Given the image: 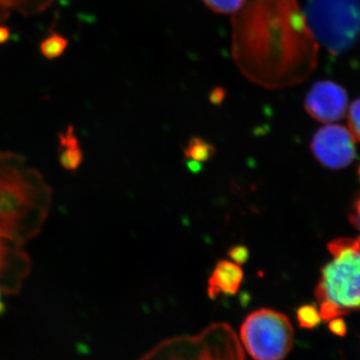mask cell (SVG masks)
<instances>
[{
    "label": "cell",
    "instance_id": "1",
    "mask_svg": "<svg viewBox=\"0 0 360 360\" xmlns=\"http://www.w3.org/2000/svg\"><path fill=\"white\" fill-rule=\"evenodd\" d=\"M319 44L297 0H246L232 20V56L266 89L300 84L316 68Z\"/></svg>",
    "mask_w": 360,
    "mask_h": 360
},
{
    "label": "cell",
    "instance_id": "2",
    "mask_svg": "<svg viewBox=\"0 0 360 360\" xmlns=\"http://www.w3.org/2000/svg\"><path fill=\"white\" fill-rule=\"evenodd\" d=\"M51 201L39 170L23 156L0 150V233L25 245L41 231Z\"/></svg>",
    "mask_w": 360,
    "mask_h": 360
},
{
    "label": "cell",
    "instance_id": "3",
    "mask_svg": "<svg viewBox=\"0 0 360 360\" xmlns=\"http://www.w3.org/2000/svg\"><path fill=\"white\" fill-rule=\"evenodd\" d=\"M328 248L333 257L322 267L314 295L319 304L330 305L341 317L360 310V243L338 238Z\"/></svg>",
    "mask_w": 360,
    "mask_h": 360
},
{
    "label": "cell",
    "instance_id": "4",
    "mask_svg": "<svg viewBox=\"0 0 360 360\" xmlns=\"http://www.w3.org/2000/svg\"><path fill=\"white\" fill-rule=\"evenodd\" d=\"M312 34L331 54L352 49L360 35V0H309L304 13Z\"/></svg>",
    "mask_w": 360,
    "mask_h": 360
},
{
    "label": "cell",
    "instance_id": "5",
    "mask_svg": "<svg viewBox=\"0 0 360 360\" xmlns=\"http://www.w3.org/2000/svg\"><path fill=\"white\" fill-rule=\"evenodd\" d=\"M240 338L255 360H284L295 342L290 319L276 310L262 309L248 314L240 326Z\"/></svg>",
    "mask_w": 360,
    "mask_h": 360
},
{
    "label": "cell",
    "instance_id": "6",
    "mask_svg": "<svg viewBox=\"0 0 360 360\" xmlns=\"http://www.w3.org/2000/svg\"><path fill=\"white\" fill-rule=\"evenodd\" d=\"M355 139L342 125H324L311 141V151L321 165L329 169L347 167L356 156Z\"/></svg>",
    "mask_w": 360,
    "mask_h": 360
},
{
    "label": "cell",
    "instance_id": "7",
    "mask_svg": "<svg viewBox=\"0 0 360 360\" xmlns=\"http://www.w3.org/2000/svg\"><path fill=\"white\" fill-rule=\"evenodd\" d=\"M347 108V90L330 80L315 82L305 97L307 112L314 120L326 124L343 118Z\"/></svg>",
    "mask_w": 360,
    "mask_h": 360
},
{
    "label": "cell",
    "instance_id": "8",
    "mask_svg": "<svg viewBox=\"0 0 360 360\" xmlns=\"http://www.w3.org/2000/svg\"><path fill=\"white\" fill-rule=\"evenodd\" d=\"M25 245L0 233V288L6 293H16L32 269V260Z\"/></svg>",
    "mask_w": 360,
    "mask_h": 360
},
{
    "label": "cell",
    "instance_id": "9",
    "mask_svg": "<svg viewBox=\"0 0 360 360\" xmlns=\"http://www.w3.org/2000/svg\"><path fill=\"white\" fill-rule=\"evenodd\" d=\"M243 281V270L240 265L229 262L219 260L212 270L208 279L207 295L212 300L219 295H234L238 293Z\"/></svg>",
    "mask_w": 360,
    "mask_h": 360
},
{
    "label": "cell",
    "instance_id": "10",
    "mask_svg": "<svg viewBox=\"0 0 360 360\" xmlns=\"http://www.w3.org/2000/svg\"><path fill=\"white\" fill-rule=\"evenodd\" d=\"M58 160L61 167L75 172L84 160L82 146L73 127H66L58 134Z\"/></svg>",
    "mask_w": 360,
    "mask_h": 360
},
{
    "label": "cell",
    "instance_id": "11",
    "mask_svg": "<svg viewBox=\"0 0 360 360\" xmlns=\"http://www.w3.org/2000/svg\"><path fill=\"white\" fill-rule=\"evenodd\" d=\"M214 155V146L201 137H193L184 149L186 160L194 161V162H205L212 160Z\"/></svg>",
    "mask_w": 360,
    "mask_h": 360
},
{
    "label": "cell",
    "instance_id": "12",
    "mask_svg": "<svg viewBox=\"0 0 360 360\" xmlns=\"http://www.w3.org/2000/svg\"><path fill=\"white\" fill-rule=\"evenodd\" d=\"M68 40L58 33H52L40 44V51L46 58H56L60 56L68 47Z\"/></svg>",
    "mask_w": 360,
    "mask_h": 360
},
{
    "label": "cell",
    "instance_id": "13",
    "mask_svg": "<svg viewBox=\"0 0 360 360\" xmlns=\"http://www.w3.org/2000/svg\"><path fill=\"white\" fill-rule=\"evenodd\" d=\"M296 319L300 328L314 329L321 324V317L314 304H303L296 310Z\"/></svg>",
    "mask_w": 360,
    "mask_h": 360
},
{
    "label": "cell",
    "instance_id": "14",
    "mask_svg": "<svg viewBox=\"0 0 360 360\" xmlns=\"http://www.w3.org/2000/svg\"><path fill=\"white\" fill-rule=\"evenodd\" d=\"M206 6L217 13L234 14L243 6L246 0H202Z\"/></svg>",
    "mask_w": 360,
    "mask_h": 360
},
{
    "label": "cell",
    "instance_id": "15",
    "mask_svg": "<svg viewBox=\"0 0 360 360\" xmlns=\"http://www.w3.org/2000/svg\"><path fill=\"white\" fill-rule=\"evenodd\" d=\"M348 129L355 141L360 142V98L354 101L348 110Z\"/></svg>",
    "mask_w": 360,
    "mask_h": 360
},
{
    "label": "cell",
    "instance_id": "16",
    "mask_svg": "<svg viewBox=\"0 0 360 360\" xmlns=\"http://www.w3.org/2000/svg\"><path fill=\"white\" fill-rule=\"evenodd\" d=\"M232 262L238 265L246 264L250 257V250L245 245H234L227 252Z\"/></svg>",
    "mask_w": 360,
    "mask_h": 360
},
{
    "label": "cell",
    "instance_id": "17",
    "mask_svg": "<svg viewBox=\"0 0 360 360\" xmlns=\"http://www.w3.org/2000/svg\"><path fill=\"white\" fill-rule=\"evenodd\" d=\"M328 329L333 335L336 336L343 338V336L347 335V323H345V321H343L341 317H338V319H333V321H329Z\"/></svg>",
    "mask_w": 360,
    "mask_h": 360
},
{
    "label": "cell",
    "instance_id": "18",
    "mask_svg": "<svg viewBox=\"0 0 360 360\" xmlns=\"http://www.w3.org/2000/svg\"><path fill=\"white\" fill-rule=\"evenodd\" d=\"M349 219L355 229L360 231V198L355 202L354 208H352V212L349 214ZM357 239H359L360 243V236Z\"/></svg>",
    "mask_w": 360,
    "mask_h": 360
},
{
    "label": "cell",
    "instance_id": "19",
    "mask_svg": "<svg viewBox=\"0 0 360 360\" xmlns=\"http://www.w3.org/2000/svg\"><path fill=\"white\" fill-rule=\"evenodd\" d=\"M9 39V30L8 28L4 27V26H0V44H4L7 39Z\"/></svg>",
    "mask_w": 360,
    "mask_h": 360
},
{
    "label": "cell",
    "instance_id": "20",
    "mask_svg": "<svg viewBox=\"0 0 360 360\" xmlns=\"http://www.w3.org/2000/svg\"><path fill=\"white\" fill-rule=\"evenodd\" d=\"M1 288H0V314H4V310H6V305H4V300H2V295H1Z\"/></svg>",
    "mask_w": 360,
    "mask_h": 360
},
{
    "label": "cell",
    "instance_id": "21",
    "mask_svg": "<svg viewBox=\"0 0 360 360\" xmlns=\"http://www.w3.org/2000/svg\"><path fill=\"white\" fill-rule=\"evenodd\" d=\"M359 174H360V169H359Z\"/></svg>",
    "mask_w": 360,
    "mask_h": 360
}]
</instances>
